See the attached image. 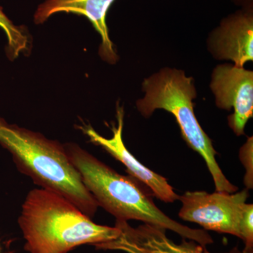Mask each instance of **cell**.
Returning <instances> with one entry per match:
<instances>
[{"label": "cell", "mask_w": 253, "mask_h": 253, "mask_svg": "<svg viewBox=\"0 0 253 253\" xmlns=\"http://www.w3.org/2000/svg\"><path fill=\"white\" fill-rule=\"evenodd\" d=\"M18 224L30 253H67L84 244L96 246L117 239L121 230L99 225L66 198L54 191L31 190Z\"/></svg>", "instance_id": "cell-2"}, {"label": "cell", "mask_w": 253, "mask_h": 253, "mask_svg": "<svg viewBox=\"0 0 253 253\" xmlns=\"http://www.w3.org/2000/svg\"><path fill=\"white\" fill-rule=\"evenodd\" d=\"M103 250H118L124 251L126 253H145L136 249L134 246L126 244V242L116 239L110 242L104 243L98 246V249Z\"/></svg>", "instance_id": "cell-14"}, {"label": "cell", "mask_w": 253, "mask_h": 253, "mask_svg": "<svg viewBox=\"0 0 253 253\" xmlns=\"http://www.w3.org/2000/svg\"><path fill=\"white\" fill-rule=\"evenodd\" d=\"M253 205L245 204L239 224L240 239L244 241L245 250L253 251Z\"/></svg>", "instance_id": "cell-12"}, {"label": "cell", "mask_w": 253, "mask_h": 253, "mask_svg": "<svg viewBox=\"0 0 253 253\" xmlns=\"http://www.w3.org/2000/svg\"><path fill=\"white\" fill-rule=\"evenodd\" d=\"M143 99L136 101L138 111L149 118L156 110L172 113L179 124L181 135L191 149L201 155L212 176L216 191L234 194L238 187L224 176L216 161L217 155L212 140L196 117L193 99L196 91L192 78L175 68H164L143 82Z\"/></svg>", "instance_id": "cell-4"}, {"label": "cell", "mask_w": 253, "mask_h": 253, "mask_svg": "<svg viewBox=\"0 0 253 253\" xmlns=\"http://www.w3.org/2000/svg\"><path fill=\"white\" fill-rule=\"evenodd\" d=\"M0 28L6 35L5 51L10 61L17 59L21 54H29L32 46V39L29 33L23 26H15L6 16L0 6Z\"/></svg>", "instance_id": "cell-11"}, {"label": "cell", "mask_w": 253, "mask_h": 253, "mask_svg": "<svg viewBox=\"0 0 253 253\" xmlns=\"http://www.w3.org/2000/svg\"><path fill=\"white\" fill-rule=\"evenodd\" d=\"M0 144L9 151L18 170L35 184L61 195L86 216L94 217L99 206L59 141L0 117Z\"/></svg>", "instance_id": "cell-3"}, {"label": "cell", "mask_w": 253, "mask_h": 253, "mask_svg": "<svg viewBox=\"0 0 253 253\" xmlns=\"http://www.w3.org/2000/svg\"><path fill=\"white\" fill-rule=\"evenodd\" d=\"M116 226L121 230L117 239L145 253H211L192 240L183 239L180 244H176L166 235V229L158 226L144 224L133 228L126 221L121 220H116ZM225 253H253V251H239L234 248Z\"/></svg>", "instance_id": "cell-10"}, {"label": "cell", "mask_w": 253, "mask_h": 253, "mask_svg": "<svg viewBox=\"0 0 253 253\" xmlns=\"http://www.w3.org/2000/svg\"><path fill=\"white\" fill-rule=\"evenodd\" d=\"M239 158L244 166L246 173L244 176V184L247 189L253 187V139L249 137L246 144L241 148Z\"/></svg>", "instance_id": "cell-13"}, {"label": "cell", "mask_w": 253, "mask_h": 253, "mask_svg": "<svg viewBox=\"0 0 253 253\" xmlns=\"http://www.w3.org/2000/svg\"><path fill=\"white\" fill-rule=\"evenodd\" d=\"M115 0H46L40 5L35 14V23L41 24L53 14L65 12L85 16L101 38L99 54L104 61L113 63L118 56L110 39L106 18Z\"/></svg>", "instance_id": "cell-8"}, {"label": "cell", "mask_w": 253, "mask_h": 253, "mask_svg": "<svg viewBox=\"0 0 253 253\" xmlns=\"http://www.w3.org/2000/svg\"><path fill=\"white\" fill-rule=\"evenodd\" d=\"M248 197L247 189L236 194L187 191L179 196L182 205L179 216L183 220L197 223L206 230L240 239V220Z\"/></svg>", "instance_id": "cell-5"}, {"label": "cell", "mask_w": 253, "mask_h": 253, "mask_svg": "<svg viewBox=\"0 0 253 253\" xmlns=\"http://www.w3.org/2000/svg\"><path fill=\"white\" fill-rule=\"evenodd\" d=\"M211 87L216 105L234 113L228 118L237 136L244 135L245 126L253 114V73L235 65H219L212 74Z\"/></svg>", "instance_id": "cell-6"}, {"label": "cell", "mask_w": 253, "mask_h": 253, "mask_svg": "<svg viewBox=\"0 0 253 253\" xmlns=\"http://www.w3.org/2000/svg\"><path fill=\"white\" fill-rule=\"evenodd\" d=\"M209 45L217 59L231 60L238 67L252 61V14L242 12L226 18L212 33Z\"/></svg>", "instance_id": "cell-9"}, {"label": "cell", "mask_w": 253, "mask_h": 253, "mask_svg": "<svg viewBox=\"0 0 253 253\" xmlns=\"http://www.w3.org/2000/svg\"><path fill=\"white\" fill-rule=\"evenodd\" d=\"M63 146L98 206L116 220L141 221L174 231L183 239L192 240L205 247L212 244V237L206 231L191 229L166 215L155 205L142 184L132 176L119 174L78 144L67 143Z\"/></svg>", "instance_id": "cell-1"}, {"label": "cell", "mask_w": 253, "mask_h": 253, "mask_svg": "<svg viewBox=\"0 0 253 253\" xmlns=\"http://www.w3.org/2000/svg\"><path fill=\"white\" fill-rule=\"evenodd\" d=\"M116 112L117 126L113 125V136L110 139L100 135L89 125L80 126V129L89 137L91 142L101 146L115 159L123 163L129 176L147 186L157 199L165 203H174L179 200V196L174 192L166 178L145 167L126 149L123 140L124 110L122 106L118 105Z\"/></svg>", "instance_id": "cell-7"}]
</instances>
